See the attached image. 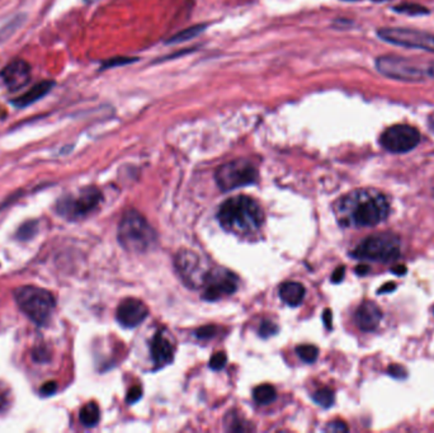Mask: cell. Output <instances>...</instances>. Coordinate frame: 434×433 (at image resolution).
I'll list each match as a JSON object with an SVG mask.
<instances>
[{
	"label": "cell",
	"mask_w": 434,
	"mask_h": 433,
	"mask_svg": "<svg viewBox=\"0 0 434 433\" xmlns=\"http://www.w3.org/2000/svg\"><path fill=\"white\" fill-rule=\"evenodd\" d=\"M388 214V197L372 188L346 194L335 207L338 223L344 228H372L386 220Z\"/></svg>",
	"instance_id": "obj_1"
},
{
	"label": "cell",
	"mask_w": 434,
	"mask_h": 433,
	"mask_svg": "<svg viewBox=\"0 0 434 433\" xmlns=\"http://www.w3.org/2000/svg\"><path fill=\"white\" fill-rule=\"evenodd\" d=\"M217 219L225 230L247 235L260 229L264 214L257 201L241 194L225 201L218 210Z\"/></svg>",
	"instance_id": "obj_2"
},
{
	"label": "cell",
	"mask_w": 434,
	"mask_h": 433,
	"mask_svg": "<svg viewBox=\"0 0 434 433\" xmlns=\"http://www.w3.org/2000/svg\"><path fill=\"white\" fill-rule=\"evenodd\" d=\"M155 239V231L145 217L135 210L125 214L118 226V240L125 249L129 252H147Z\"/></svg>",
	"instance_id": "obj_3"
},
{
	"label": "cell",
	"mask_w": 434,
	"mask_h": 433,
	"mask_svg": "<svg viewBox=\"0 0 434 433\" xmlns=\"http://www.w3.org/2000/svg\"><path fill=\"white\" fill-rule=\"evenodd\" d=\"M14 299L24 315L37 325H45L55 311V298L45 288L21 286L14 290Z\"/></svg>",
	"instance_id": "obj_4"
},
{
	"label": "cell",
	"mask_w": 434,
	"mask_h": 433,
	"mask_svg": "<svg viewBox=\"0 0 434 433\" xmlns=\"http://www.w3.org/2000/svg\"><path fill=\"white\" fill-rule=\"evenodd\" d=\"M353 256L358 259L390 264L400 256V239L391 233L371 235L359 243Z\"/></svg>",
	"instance_id": "obj_5"
},
{
	"label": "cell",
	"mask_w": 434,
	"mask_h": 433,
	"mask_svg": "<svg viewBox=\"0 0 434 433\" xmlns=\"http://www.w3.org/2000/svg\"><path fill=\"white\" fill-rule=\"evenodd\" d=\"M255 167L245 159H238L221 165L216 172L217 186L223 192L244 187L257 181Z\"/></svg>",
	"instance_id": "obj_6"
},
{
	"label": "cell",
	"mask_w": 434,
	"mask_h": 433,
	"mask_svg": "<svg viewBox=\"0 0 434 433\" xmlns=\"http://www.w3.org/2000/svg\"><path fill=\"white\" fill-rule=\"evenodd\" d=\"M102 194L97 188H85L79 194H69L59 199L58 211L61 216L75 220L87 216L100 206Z\"/></svg>",
	"instance_id": "obj_7"
},
{
	"label": "cell",
	"mask_w": 434,
	"mask_h": 433,
	"mask_svg": "<svg viewBox=\"0 0 434 433\" xmlns=\"http://www.w3.org/2000/svg\"><path fill=\"white\" fill-rule=\"evenodd\" d=\"M420 141V134L411 125H393L385 130L380 137L382 147L388 152L401 154L416 149Z\"/></svg>",
	"instance_id": "obj_8"
},
{
	"label": "cell",
	"mask_w": 434,
	"mask_h": 433,
	"mask_svg": "<svg viewBox=\"0 0 434 433\" xmlns=\"http://www.w3.org/2000/svg\"><path fill=\"white\" fill-rule=\"evenodd\" d=\"M379 36L383 41L398 45V46L418 48L434 53V35L409 30V28H381Z\"/></svg>",
	"instance_id": "obj_9"
},
{
	"label": "cell",
	"mask_w": 434,
	"mask_h": 433,
	"mask_svg": "<svg viewBox=\"0 0 434 433\" xmlns=\"http://www.w3.org/2000/svg\"><path fill=\"white\" fill-rule=\"evenodd\" d=\"M205 291L202 298L207 301L223 299L234 293L238 288V277L229 269L217 268L206 276Z\"/></svg>",
	"instance_id": "obj_10"
},
{
	"label": "cell",
	"mask_w": 434,
	"mask_h": 433,
	"mask_svg": "<svg viewBox=\"0 0 434 433\" xmlns=\"http://www.w3.org/2000/svg\"><path fill=\"white\" fill-rule=\"evenodd\" d=\"M376 63L379 71L388 78L404 82H419L424 79V73L403 58L382 56Z\"/></svg>",
	"instance_id": "obj_11"
},
{
	"label": "cell",
	"mask_w": 434,
	"mask_h": 433,
	"mask_svg": "<svg viewBox=\"0 0 434 433\" xmlns=\"http://www.w3.org/2000/svg\"><path fill=\"white\" fill-rule=\"evenodd\" d=\"M176 266L179 273L191 286H201L207 273H202L200 258L191 251H183L176 258Z\"/></svg>",
	"instance_id": "obj_12"
},
{
	"label": "cell",
	"mask_w": 434,
	"mask_h": 433,
	"mask_svg": "<svg viewBox=\"0 0 434 433\" xmlns=\"http://www.w3.org/2000/svg\"><path fill=\"white\" fill-rule=\"evenodd\" d=\"M31 79V66L23 60L13 61L0 71V80L12 92L26 87Z\"/></svg>",
	"instance_id": "obj_13"
},
{
	"label": "cell",
	"mask_w": 434,
	"mask_h": 433,
	"mask_svg": "<svg viewBox=\"0 0 434 433\" xmlns=\"http://www.w3.org/2000/svg\"><path fill=\"white\" fill-rule=\"evenodd\" d=\"M117 320L122 327L126 328H135L139 324L144 322L147 316V305L140 300H124L118 306Z\"/></svg>",
	"instance_id": "obj_14"
},
{
	"label": "cell",
	"mask_w": 434,
	"mask_h": 433,
	"mask_svg": "<svg viewBox=\"0 0 434 433\" xmlns=\"http://www.w3.org/2000/svg\"><path fill=\"white\" fill-rule=\"evenodd\" d=\"M382 319V311L379 305L372 301H364L358 306L357 311L354 314V320L358 328L364 332H372L375 330Z\"/></svg>",
	"instance_id": "obj_15"
},
{
	"label": "cell",
	"mask_w": 434,
	"mask_h": 433,
	"mask_svg": "<svg viewBox=\"0 0 434 433\" xmlns=\"http://www.w3.org/2000/svg\"><path fill=\"white\" fill-rule=\"evenodd\" d=\"M150 351H152L154 362L158 366H165V365L171 363L174 358L173 345L169 340L165 338L163 333H157L154 335Z\"/></svg>",
	"instance_id": "obj_16"
},
{
	"label": "cell",
	"mask_w": 434,
	"mask_h": 433,
	"mask_svg": "<svg viewBox=\"0 0 434 433\" xmlns=\"http://www.w3.org/2000/svg\"><path fill=\"white\" fill-rule=\"evenodd\" d=\"M53 85H55V83L50 82V80L38 83V84L33 85L28 92H26L22 95L12 100V105L19 107V108L33 105L37 100L43 98L47 93H50V90L53 88Z\"/></svg>",
	"instance_id": "obj_17"
},
{
	"label": "cell",
	"mask_w": 434,
	"mask_h": 433,
	"mask_svg": "<svg viewBox=\"0 0 434 433\" xmlns=\"http://www.w3.org/2000/svg\"><path fill=\"white\" fill-rule=\"evenodd\" d=\"M306 290L300 282H285L280 287V298L290 306H297L305 298Z\"/></svg>",
	"instance_id": "obj_18"
},
{
	"label": "cell",
	"mask_w": 434,
	"mask_h": 433,
	"mask_svg": "<svg viewBox=\"0 0 434 433\" xmlns=\"http://www.w3.org/2000/svg\"><path fill=\"white\" fill-rule=\"evenodd\" d=\"M79 418H80V422H82L85 427H93V426H95L100 422V407L97 404L93 403V402L84 405L82 410H80Z\"/></svg>",
	"instance_id": "obj_19"
},
{
	"label": "cell",
	"mask_w": 434,
	"mask_h": 433,
	"mask_svg": "<svg viewBox=\"0 0 434 433\" xmlns=\"http://www.w3.org/2000/svg\"><path fill=\"white\" fill-rule=\"evenodd\" d=\"M253 398L260 405H267V404H270L276 400V389L270 384H263V385L254 389Z\"/></svg>",
	"instance_id": "obj_20"
},
{
	"label": "cell",
	"mask_w": 434,
	"mask_h": 433,
	"mask_svg": "<svg viewBox=\"0 0 434 433\" xmlns=\"http://www.w3.org/2000/svg\"><path fill=\"white\" fill-rule=\"evenodd\" d=\"M312 398L315 400V403L322 405L324 408H329L334 403V392H333V390H330L329 387H323V389H319L317 392H315Z\"/></svg>",
	"instance_id": "obj_21"
},
{
	"label": "cell",
	"mask_w": 434,
	"mask_h": 433,
	"mask_svg": "<svg viewBox=\"0 0 434 433\" xmlns=\"http://www.w3.org/2000/svg\"><path fill=\"white\" fill-rule=\"evenodd\" d=\"M296 352H297L299 358H301L302 361H305V362L307 363L317 361V355H319L317 347L312 345H299V347L296 348Z\"/></svg>",
	"instance_id": "obj_22"
},
{
	"label": "cell",
	"mask_w": 434,
	"mask_h": 433,
	"mask_svg": "<svg viewBox=\"0 0 434 433\" xmlns=\"http://www.w3.org/2000/svg\"><path fill=\"white\" fill-rule=\"evenodd\" d=\"M277 332H278V327H277L275 323L270 322V320H264V322L260 324L259 334H260V337H263V338H270L272 335H275Z\"/></svg>",
	"instance_id": "obj_23"
},
{
	"label": "cell",
	"mask_w": 434,
	"mask_h": 433,
	"mask_svg": "<svg viewBox=\"0 0 434 433\" xmlns=\"http://www.w3.org/2000/svg\"><path fill=\"white\" fill-rule=\"evenodd\" d=\"M226 361H228L226 355H225L223 352H217V353H215V355L212 356L211 360H210V367H211L212 370L223 369L225 365H226Z\"/></svg>",
	"instance_id": "obj_24"
},
{
	"label": "cell",
	"mask_w": 434,
	"mask_h": 433,
	"mask_svg": "<svg viewBox=\"0 0 434 433\" xmlns=\"http://www.w3.org/2000/svg\"><path fill=\"white\" fill-rule=\"evenodd\" d=\"M216 327H213V325H205V327H201L196 330V335L200 340H210L213 335H216Z\"/></svg>",
	"instance_id": "obj_25"
},
{
	"label": "cell",
	"mask_w": 434,
	"mask_h": 433,
	"mask_svg": "<svg viewBox=\"0 0 434 433\" xmlns=\"http://www.w3.org/2000/svg\"><path fill=\"white\" fill-rule=\"evenodd\" d=\"M141 397H142V387H141L140 385H135V387H131L129 392H127L126 402L129 404H134L136 403V402H139Z\"/></svg>",
	"instance_id": "obj_26"
},
{
	"label": "cell",
	"mask_w": 434,
	"mask_h": 433,
	"mask_svg": "<svg viewBox=\"0 0 434 433\" xmlns=\"http://www.w3.org/2000/svg\"><path fill=\"white\" fill-rule=\"evenodd\" d=\"M388 375H391L395 379H405L406 377V370L400 365H391L388 370Z\"/></svg>",
	"instance_id": "obj_27"
},
{
	"label": "cell",
	"mask_w": 434,
	"mask_h": 433,
	"mask_svg": "<svg viewBox=\"0 0 434 433\" xmlns=\"http://www.w3.org/2000/svg\"><path fill=\"white\" fill-rule=\"evenodd\" d=\"M400 13H408V14H424L427 11L419 6H401L396 8Z\"/></svg>",
	"instance_id": "obj_28"
},
{
	"label": "cell",
	"mask_w": 434,
	"mask_h": 433,
	"mask_svg": "<svg viewBox=\"0 0 434 433\" xmlns=\"http://www.w3.org/2000/svg\"><path fill=\"white\" fill-rule=\"evenodd\" d=\"M327 431H332V432H346L348 427H346V423L342 421H334L332 423H329Z\"/></svg>",
	"instance_id": "obj_29"
},
{
	"label": "cell",
	"mask_w": 434,
	"mask_h": 433,
	"mask_svg": "<svg viewBox=\"0 0 434 433\" xmlns=\"http://www.w3.org/2000/svg\"><path fill=\"white\" fill-rule=\"evenodd\" d=\"M56 389H58L56 384L51 381V382H47L41 387V394L42 395H46V397L47 395H53V392H56Z\"/></svg>",
	"instance_id": "obj_30"
},
{
	"label": "cell",
	"mask_w": 434,
	"mask_h": 433,
	"mask_svg": "<svg viewBox=\"0 0 434 433\" xmlns=\"http://www.w3.org/2000/svg\"><path fill=\"white\" fill-rule=\"evenodd\" d=\"M344 273H346V267H338V268L335 269L334 273L332 276V281L334 282V283H338V282H341L343 280V277H344Z\"/></svg>",
	"instance_id": "obj_31"
},
{
	"label": "cell",
	"mask_w": 434,
	"mask_h": 433,
	"mask_svg": "<svg viewBox=\"0 0 434 433\" xmlns=\"http://www.w3.org/2000/svg\"><path fill=\"white\" fill-rule=\"evenodd\" d=\"M395 288H396V285H395L393 282H388V283H386V285H383V286L380 288V291H379V293H391V291H393Z\"/></svg>",
	"instance_id": "obj_32"
},
{
	"label": "cell",
	"mask_w": 434,
	"mask_h": 433,
	"mask_svg": "<svg viewBox=\"0 0 434 433\" xmlns=\"http://www.w3.org/2000/svg\"><path fill=\"white\" fill-rule=\"evenodd\" d=\"M324 322H325V325H327V328H332V311L327 309V311H324Z\"/></svg>",
	"instance_id": "obj_33"
},
{
	"label": "cell",
	"mask_w": 434,
	"mask_h": 433,
	"mask_svg": "<svg viewBox=\"0 0 434 433\" xmlns=\"http://www.w3.org/2000/svg\"><path fill=\"white\" fill-rule=\"evenodd\" d=\"M369 271H370V267H369V266H364V264H359V266L356 267V273L359 276L367 275Z\"/></svg>",
	"instance_id": "obj_34"
},
{
	"label": "cell",
	"mask_w": 434,
	"mask_h": 433,
	"mask_svg": "<svg viewBox=\"0 0 434 433\" xmlns=\"http://www.w3.org/2000/svg\"><path fill=\"white\" fill-rule=\"evenodd\" d=\"M393 272L395 275L403 276L406 273V267L403 266V264H400V266H396V267H393Z\"/></svg>",
	"instance_id": "obj_35"
},
{
	"label": "cell",
	"mask_w": 434,
	"mask_h": 433,
	"mask_svg": "<svg viewBox=\"0 0 434 433\" xmlns=\"http://www.w3.org/2000/svg\"><path fill=\"white\" fill-rule=\"evenodd\" d=\"M429 126H430V129L434 131V112L429 116Z\"/></svg>",
	"instance_id": "obj_36"
},
{
	"label": "cell",
	"mask_w": 434,
	"mask_h": 433,
	"mask_svg": "<svg viewBox=\"0 0 434 433\" xmlns=\"http://www.w3.org/2000/svg\"><path fill=\"white\" fill-rule=\"evenodd\" d=\"M428 74H429V75L433 76V78H434V64L430 65V66H429Z\"/></svg>",
	"instance_id": "obj_37"
},
{
	"label": "cell",
	"mask_w": 434,
	"mask_h": 433,
	"mask_svg": "<svg viewBox=\"0 0 434 433\" xmlns=\"http://www.w3.org/2000/svg\"><path fill=\"white\" fill-rule=\"evenodd\" d=\"M374 1H377V3H381V1H388V0H374Z\"/></svg>",
	"instance_id": "obj_38"
}]
</instances>
